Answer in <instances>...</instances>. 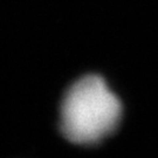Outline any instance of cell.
<instances>
[{
  "instance_id": "cell-1",
  "label": "cell",
  "mask_w": 158,
  "mask_h": 158,
  "mask_svg": "<svg viewBox=\"0 0 158 158\" xmlns=\"http://www.w3.org/2000/svg\"><path fill=\"white\" fill-rule=\"evenodd\" d=\"M122 106L97 75L77 80L63 97L61 131L68 141L89 145L102 141L118 125Z\"/></svg>"
}]
</instances>
